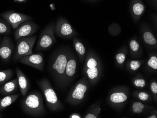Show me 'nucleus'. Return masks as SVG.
Listing matches in <instances>:
<instances>
[{
	"label": "nucleus",
	"mask_w": 157,
	"mask_h": 118,
	"mask_svg": "<svg viewBox=\"0 0 157 118\" xmlns=\"http://www.w3.org/2000/svg\"><path fill=\"white\" fill-rule=\"evenodd\" d=\"M129 46H130L131 51H132L135 52L139 51V47H140L139 44L136 40H132L130 41Z\"/></svg>",
	"instance_id": "23"
},
{
	"label": "nucleus",
	"mask_w": 157,
	"mask_h": 118,
	"mask_svg": "<svg viewBox=\"0 0 157 118\" xmlns=\"http://www.w3.org/2000/svg\"><path fill=\"white\" fill-rule=\"evenodd\" d=\"M145 84V81L143 79H137L135 81V85L136 87H144Z\"/></svg>",
	"instance_id": "28"
},
{
	"label": "nucleus",
	"mask_w": 157,
	"mask_h": 118,
	"mask_svg": "<svg viewBox=\"0 0 157 118\" xmlns=\"http://www.w3.org/2000/svg\"><path fill=\"white\" fill-rule=\"evenodd\" d=\"M37 38L36 36H32L21 38L17 40L16 51L14 55V60L18 61L20 58L33 53V48Z\"/></svg>",
	"instance_id": "2"
},
{
	"label": "nucleus",
	"mask_w": 157,
	"mask_h": 118,
	"mask_svg": "<svg viewBox=\"0 0 157 118\" xmlns=\"http://www.w3.org/2000/svg\"><path fill=\"white\" fill-rule=\"evenodd\" d=\"M85 118H96L97 117H96V116H95V115H93V114H91V113H90V114H87L86 116H85Z\"/></svg>",
	"instance_id": "35"
},
{
	"label": "nucleus",
	"mask_w": 157,
	"mask_h": 118,
	"mask_svg": "<svg viewBox=\"0 0 157 118\" xmlns=\"http://www.w3.org/2000/svg\"><path fill=\"white\" fill-rule=\"evenodd\" d=\"M67 61V57L66 53L59 54L52 66L53 70L56 74L63 75L65 74Z\"/></svg>",
	"instance_id": "11"
},
{
	"label": "nucleus",
	"mask_w": 157,
	"mask_h": 118,
	"mask_svg": "<svg viewBox=\"0 0 157 118\" xmlns=\"http://www.w3.org/2000/svg\"><path fill=\"white\" fill-rule=\"evenodd\" d=\"M128 98L127 96L123 93H115L111 95L110 99L113 103H122L126 101Z\"/></svg>",
	"instance_id": "19"
},
{
	"label": "nucleus",
	"mask_w": 157,
	"mask_h": 118,
	"mask_svg": "<svg viewBox=\"0 0 157 118\" xmlns=\"http://www.w3.org/2000/svg\"><path fill=\"white\" fill-rule=\"evenodd\" d=\"M148 118H157V117H156V116H155V115H152V116H150V117H148Z\"/></svg>",
	"instance_id": "37"
},
{
	"label": "nucleus",
	"mask_w": 157,
	"mask_h": 118,
	"mask_svg": "<svg viewBox=\"0 0 157 118\" xmlns=\"http://www.w3.org/2000/svg\"><path fill=\"white\" fill-rule=\"evenodd\" d=\"M148 64L150 67L154 69H157V58L155 56L151 57L148 62Z\"/></svg>",
	"instance_id": "24"
},
{
	"label": "nucleus",
	"mask_w": 157,
	"mask_h": 118,
	"mask_svg": "<svg viewBox=\"0 0 157 118\" xmlns=\"http://www.w3.org/2000/svg\"><path fill=\"white\" fill-rule=\"evenodd\" d=\"M54 26L53 24L46 26L41 32L39 37L36 46V51H45L47 50L55 42L54 35Z\"/></svg>",
	"instance_id": "4"
},
{
	"label": "nucleus",
	"mask_w": 157,
	"mask_h": 118,
	"mask_svg": "<svg viewBox=\"0 0 157 118\" xmlns=\"http://www.w3.org/2000/svg\"><path fill=\"white\" fill-rule=\"evenodd\" d=\"M18 88L17 78L8 81L0 87V94L3 96L11 95L16 92Z\"/></svg>",
	"instance_id": "12"
},
{
	"label": "nucleus",
	"mask_w": 157,
	"mask_h": 118,
	"mask_svg": "<svg viewBox=\"0 0 157 118\" xmlns=\"http://www.w3.org/2000/svg\"><path fill=\"white\" fill-rule=\"evenodd\" d=\"M144 105L141 102H135L133 105V109H144Z\"/></svg>",
	"instance_id": "30"
},
{
	"label": "nucleus",
	"mask_w": 157,
	"mask_h": 118,
	"mask_svg": "<svg viewBox=\"0 0 157 118\" xmlns=\"http://www.w3.org/2000/svg\"><path fill=\"white\" fill-rule=\"evenodd\" d=\"M87 90V86L82 83H79L76 86L72 94L71 95V99L75 101H81L84 97V94Z\"/></svg>",
	"instance_id": "14"
},
{
	"label": "nucleus",
	"mask_w": 157,
	"mask_h": 118,
	"mask_svg": "<svg viewBox=\"0 0 157 118\" xmlns=\"http://www.w3.org/2000/svg\"><path fill=\"white\" fill-rule=\"evenodd\" d=\"M2 114H0V118H2Z\"/></svg>",
	"instance_id": "39"
},
{
	"label": "nucleus",
	"mask_w": 157,
	"mask_h": 118,
	"mask_svg": "<svg viewBox=\"0 0 157 118\" xmlns=\"http://www.w3.org/2000/svg\"><path fill=\"white\" fill-rule=\"evenodd\" d=\"M76 62L75 59H70L67 61L65 71L67 77H72L75 75L76 70Z\"/></svg>",
	"instance_id": "16"
},
{
	"label": "nucleus",
	"mask_w": 157,
	"mask_h": 118,
	"mask_svg": "<svg viewBox=\"0 0 157 118\" xmlns=\"http://www.w3.org/2000/svg\"><path fill=\"white\" fill-rule=\"evenodd\" d=\"M69 118H81V116L80 115H78L77 113H74V114H72L70 116Z\"/></svg>",
	"instance_id": "34"
},
{
	"label": "nucleus",
	"mask_w": 157,
	"mask_h": 118,
	"mask_svg": "<svg viewBox=\"0 0 157 118\" xmlns=\"http://www.w3.org/2000/svg\"><path fill=\"white\" fill-rule=\"evenodd\" d=\"M151 90L154 94H157V83L156 82H153L151 83Z\"/></svg>",
	"instance_id": "32"
},
{
	"label": "nucleus",
	"mask_w": 157,
	"mask_h": 118,
	"mask_svg": "<svg viewBox=\"0 0 157 118\" xmlns=\"http://www.w3.org/2000/svg\"><path fill=\"white\" fill-rule=\"evenodd\" d=\"M143 39L147 44L154 46L157 44V40L151 32L146 31L143 34Z\"/></svg>",
	"instance_id": "18"
},
{
	"label": "nucleus",
	"mask_w": 157,
	"mask_h": 118,
	"mask_svg": "<svg viewBox=\"0 0 157 118\" xmlns=\"http://www.w3.org/2000/svg\"><path fill=\"white\" fill-rule=\"evenodd\" d=\"M18 1H19L23 2L24 1H25V0H18Z\"/></svg>",
	"instance_id": "38"
},
{
	"label": "nucleus",
	"mask_w": 157,
	"mask_h": 118,
	"mask_svg": "<svg viewBox=\"0 0 157 118\" xmlns=\"http://www.w3.org/2000/svg\"><path fill=\"white\" fill-rule=\"evenodd\" d=\"M133 112L136 113H140L143 111V109H133Z\"/></svg>",
	"instance_id": "33"
},
{
	"label": "nucleus",
	"mask_w": 157,
	"mask_h": 118,
	"mask_svg": "<svg viewBox=\"0 0 157 118\" xmlns=\"http://www.w3.org/2000/svg\"><path fill=\"white\" fill-rule=\"evenodd\" d=\"M0 16L8 23L14 29H15L24 22L30 20L32 17L30 16L18 13L16 11L10 10L0 14Z\"/></svg>",
	"instance_id": "6"
},
{
	"label": "nucleus",
	"mask_w": 157,
	"mask_h": 118,
	"mask_svg": "<svg viewBox=\"0 0 157 118\" xmlns=\"http://www.w3.org/2000/svg\"><path fill=\"white\" fill-rule=\"evenodd\" d=\"M39 27L36 24L29 20L24 22L15 29V39L17 41L21 38L32 36L37 32Z\"/></svg>",
	"instance_id": "5"
},
{
	"label": "nucleus",
	"mask_w": 157,
	"mask_h": 118,
	"mask_svg": "<svg viewBox=\"0 0 157 118\" xmlns=\"http://www.w3.org/2000/svg\"><path fill=\"white\" fill-rule=\"evenodd\" d=\"M87 74L90 79H95L98 75V69L96 67L88 68V70H87Z\"/></svg>",
	"instance_id": "22"
},
{
	"label": "nucleus",
	"mask_w": 157,
	"mask_h": 118,
	"mask_svg": "<svg viewBox=\"0 0 157 118\" xmlns=\"http://www.w3.org/2000/svg\"><path fill=\"white\" fill-rule=\"evenodd\" d=\"M20 96V94L17 93L5 96L2 98H0V111H3L7 107L11 105L16 101Z\"/></svg>",
	"instance_id": "15"
},
{
	"label": "nucleus",
	"mask_w": 157,
	"mask_h": 118,
	"mask_svg": "<svg viewBox=\"0 0 157 118\" xmlns=\"http://www.w3.org/2000/svg\"><path fill=\"white\" fill-rule=\"evenodd\" d=\"M130 9L135 17H139L145 12L146 7L142 0H130Z\"/></svg>",
	"instance_id": "13"
},
{
	"label": "nucleus",
	"mask_w": 157,
	"mask_h": 118,
	"mask_svg": "<svg viewBox=\"0 0 157 118\" xmlns=\"http://www.w3.org/2000/svg\"><path fill=\"white\" fill-rule=\"evenodd\" d=\"M55 31L56 34L65 38L72 37L75 35V31L68 22L64 19H59L56 23Z\"/></svg>",
	"instance_id": "8"
},
{
	"label": "nucleus",
	"mask_w": 157,
	"mask_h": 118,
	"mask_svg": "<svg viewBox=\"0 0 157 118\" xmlns=\"http://www.w3.org/2000/svg\"><path fill=\"white\" fill-rule=\"evenodd\" d=\"M116 59L119 64H122L125 61L126 57L124 53H119L116 55Z\"/></svg>",
	"instance_id": "25"
},
{
	"label": "nucleus",
	"mask_w": 157,
	"mask_h": 118,
	"mask_svg": "<svg viewBox=\"0 0 157 118\" xmlns=\"http://www.w3.org/2000/svg\"><path fill=\"white\" fill-rule=\"evenodd\" d=\"M14 47L10 38L4 36L0 44V58L4 61H8L10 59Z\"/></svg>",
	"instance_id": "9"
},
{
	"label": "nucleus",
	"mask_w": 157,
	"mask_h": 118,
	"mask_svg": "<svg viewBox=\"0 0 157 118\" xmlns=\"http://www.w3.org/2000/svg\"><path fill=\"white\" fill-rule=\"evenodd\" d=\"M140 66V62L138 61H132L130 63V67L132 70L136 71Z\"/></svg>",
	"instance_id": "27"
},
{
	"label": "nucleus",
	"mask_w": 157,
	"mask_h": 118,
	"mask_svg": "<svg viewBox=\"0 0 157 118\" xmlns=\"http://www.w3.org/2000/svg\"><path fill=\"white\" fill-rule=\"evenodd\" d=\"M18 61L21 64L32 67L41 72L44 69V58L41 53L25 55L19 59Z\"/></svg>",
	"instance_id": "7"
},
{
	"label": "nucleus",
	"mask_w": 157,
	"mask_h": 118,
	"mask_svg": "<svg viewBox=\"0 0 157 118\" xmlns=\"http://www.w3.org/2000/svg\"><path fill=\"white\" fill-rule=\"evenodd\" d=\"M74 46L77 52L80 56H83L85 53L86 49L84 45L76 39H74Z\"/></svg>",
	"instance_id": "21"
},
{
	"label": "nucleus",
	"mask_w": 157,
	"mask_h": 118,
	"mask_svg": "<svg viewBox=\"0 0 157 118\" xmlns=\"http://www.w3.org/2000/svg\"><path fill=\"white\" fill-rule=\"evenodd\" d=\"M13 75V71L11 69L0 71V86L9 81Z\"/></svg>",
	"instance_id": "17"
},
{
	"label": "nucleus",
	"mask_w": 157,
	"mask_h": 118,
	"mask_svg": "<svg viewBox=\"0 0 157 118\" xmlns=\"http://www.w3.org/2000/svg\"><path fill=\"white\" fill-rule=\"evenodd\" d=\"M37 85L44 93L48 108L52 110L56 109L59 103V99L56 93L50 86L48 81L46 79H41L38 81Z\"/></svg>",
	"instance_id": "3"
},
{
	"label": "nucleus",
	"mask_w": 157,
	"mask_h": 118,
	"mask_svg": "<svg viewBox=\"0 0 157 118\" xmlns=\"http://www.w3.org/2000/svg\"><path fill=\"white\" fill-rule=\"evenodd\" d=\"M86 1L91 2H94L98 1H99V0H86Z\"/></svg>",
	"instance_id": "36"
},
{
	"label": "nucleus",
	"mask_w": 157,
	"mask_h": 118,
	"mask_svg": "<svg viewBox=\"0 0 157 118\" xmlns=\"http://www.w3.org/2000/svg\"><path fill=\"white\" fill-rule=\"evenodd\" d=\"M148 4L151 5L153 7L156 8L157 5V0H146Z\"/></svg>",
	"instance_id": "31"
},
{
	"label": "nucleus",
	"mask_w": 157,
	"mask_h": 118,
	"mask_svg": "<svg viewBox=\"0 0 157 118\" xmlns=\"http://www.w3.org/2000/svg\"><path fill=\"white\" fill-rule=\"evenodd\" d=\"M87 66L89 68L95 67L97 66V61L95 59L90 58L89 59L88 62H87Z\"/></svg>",
	"instance_id": "26"
},
{
	"label": "nucleus",
	"mask_w": 157,
	"mask_h": 118,
	"mask_svg": "<svg viewBox=\"0 0 157 118\" xmlns=\"http://www.w3.org/2000/svg\"><path fill=\"white\" fill-rule=\"evenodd\" d=\"M138 97L142 101H146L149 98V95L145 92H141L138 95Z\"/></svg>",
	"instance_id": "29"
},
{
	"label": "nucleus",
	"mask_w": 157,
	"mask_h": 118,
	"mask_svg": "<svg viewBox=\"0 0 157 118\" xmlns=\"http://www.w3.org/2000/svg\"><path fill=\"white\" fill-rule=\"evenodd\" d=\"M0 41H1V38H0Z\"/></svg>",
	"instance_id": "40"
},
{
	"label": "nucleus",
	"mask_w": 157,
	"mask_h": 118,
	"mask_svg": "<svg viewBox=\"0 0 157 118\" xmlns=\"http://www.w3.org/2000/svg\"><path fill=\"white\" fill-rule=\"evenodd\" d=\"M21 107L25 114L34 117H40L45 112L44 98L40 92H30L21 101Z\"/></svg>",
	"instance_id": "1"
},
{
	"label": "nucleus",
	"mask_w": 157,
	"mask_h": 118,
	"mask_svg": "<svg viewBox=\"0 0 157 118\" xmlns=\"http://www.w3.org/2000/svg\"><path fill=\"white\" fill-rule=\"evenodd\" d=\"M16 73L17 76L19 90L21 95L24 97L27 95V92L29 89L30 83L26 76L20 70L19 68H16Z\"/></svg>",
	"instance_id": "10"
},
{
	"label": "nucleus",
	"mask_w": 157,
	"mask_h": 118,
	"mask_svg": "<svg viewBox=\"0 0 157 118\" xmlns=\"http://www.w3.org/2000/svg\"><path fill=\"white\" fill-rule=\"evenodd\" d=\"M10 25L5 20L0 19V34L6 35L10 33Z\"/></svg>",
	"instance_id": "20"
}]
</instances>
